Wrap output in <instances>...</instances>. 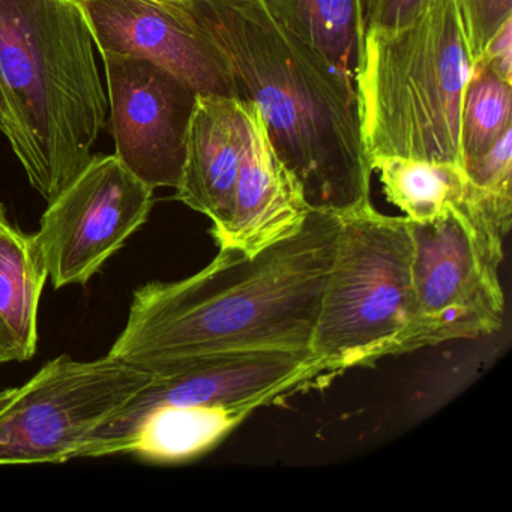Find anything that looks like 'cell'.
I'll return each mask as SVG.
<instances>
[{
    "label": "cell",
    "instance_id": "5bb4252c",
    "mask_svg": "<svg viewBox=\"0 0 512 512\" xmlns=\"http://www.w3.org/2000/svg\"><path fill=\"white\" fill-rule=\"evenodd\" d=\"M46 281L34 235L11 223L0 227V365L34 358Z\"/></svg>",
    "mask_w": 512,
    "mask_h": 512
},
{
    "label": "cell",
    "instance_id": "cb8c5ba5",
    "mask_svg": "<svg viewBox=\"0 0 512 512\" xmlns=\"http://www.w3.org/2000/svg\"><path fill=\"white\" fill-rule=\"evenodd\" d=\"M17 388H11V389H4V391H0V412L5 409V407L8 406V403H10L11 398L14 397V394H16Z\"/></svg>",
    "mask_w": 512,
    "mask_h": 512
},
{
    "label": "cell",
    "instance_id": "30bf717a",
    "mask_svg": "<svg viewBox=\"0 0 512 512\" xmlns=\"http://www.w3.org/2000/svg\"><path fill=\"white\" fill-rule=\"evenodd\" d=\"M101 58L116 157L154 190H176L196 92L146 59L115 53Z\"/></svg>",
    "mask_w": 512,
    "mask_h": 512
},
{
    "label": "cell",
    "instance_id": "8992f818",
    "mask_svg": "<svg viewBox=\"0 0 512 512\" xmlns=\"http://www.w3.org/2000/svg\"><path fill=\"white\" fill-rule=\"evenodd\" d=\"M154 373L112 356L47 362L0 412V466L65 463Z\"/></svg>",
    "mask_w": 512,
    "mask_h": 512
},
{
    "label": "cell",
    "instance_id": "7c38bea8",
    "mask_svg": "<svg viewBox=\"0 0 512 512\" xmlns=\"http://www.w3.org/2000/svg\"><path fill=\"white\" fill-rule=\"evenodd\" d=\"M245 103L248 137L232 211L226 229L214 239L218 248L256 254L295 233L311 209L298 179L278 157L256 104Z\"/></svg>",
    "mask_w": 512,
    "mask_h": 512
},
{
    "label": "cell",
    "instance_id": "9a60e30c",
    "mask_svg": "<svg viewBox=\"0 0 512 512\" xmlns=\"http://www.w3.org/2000/svg\"><path fill=\"white\" fill-rule=\"evenodd\" d=\"M370 164L379 173L386 199L409 220H433L460 209L485 221L481 194L457 164L403 157L371 158Z\"/></svg>",
    "mask_w": 512,
    "mask_h": 512
},
{
    "label": "cell",
    "instance_id": "ffe728a7",
    "mask_svg": "<svg viewBox=\"0 0 512 512\" xmlns=\"http://www.w3.org/2000/svg\"><path fill=\"white\" fill-rule=\"evenodd\" d=\"M472 65L500 26L512 19V0H457Z\"/></svg>",
    "mask_w": 512,
    "mask_h": 512
},
{
    "label": "cell",
    "instance_id": "8fae6325",
    "mask_svg": "<svg viewBox=\"0 0 512 512\" xmlns=\"http://www.w3.org/2000/svg\"><path fill=\"white\" fill-rule=\"evenodd\" d=\"M98 53L158 65L196 94L236 98L223 59L176 0H74Z\"/></svg>",
    "mask_w": 512,
    "mask_h": 512
},
{
    "label": "cell",
    "instance_id": "7a4b0ae2",
    "mask_svg": "<svg viewBox=\"0 0 512 512\" xmlns=\"http://www.w3.org/2000/svg\"><path fill=\"white\" fill-rule=\"evenodd\" d=\"M215 47L236 98L256 104L311 211L371 205L355 83L278 25L262 0H176Z\"/></svg>",
    "mask_w": 512,
    "mask_h": 512
},
{
    "label": "cell",
    "instance_id": "9c48e42d",
    "mask_svg": "<svg viewBox=\"0 0 512 512\" xmlns=\"http://www.w3.org/2000/svg\"><path fill=\"white\" fill-rule=\"evenodd\" d=\"M154 188L112 155H92L76 178L50 200L34 235L55 289L88 283L145 226Z\"/></svg>",
    "mask_w": 512,
    "mask_h": 512
},
{
    "label": "cell",
    "instance_id": "ac0fdd59",
    "mask_svg": "<svg viewBox=\"0 0 512 512\" xmlns=\"http://www.w3.org/2000/svg\"><path fill=\"white\" fill-rule=\"evenodd\" d=\"M512 83L485 62L472 65L461 104V154L464 161L479 157L512 130Z\"/></svg>",
    "mask_w": 512,
    "mask_h": 512
},
{
    "label": "cell",
    "instance_id": "52a82bcc",
    "mask_svg": "<svg viewBox=\"0 0 512 512\" xmlns=\"http://www.w3.org/2000/svg\"><path fill=\"white\" fill-rule=\"evenodd\" d=\"M409 226L418 349L502 329L505 293L499 268L505 239L458 209L433 220H409Z\"/></svg>",
    "mask_w": 512,
    "mask_h": 512
},
{
    "label": "cell",
    "instance_id": "ba28073f",
    "mask_svg": "<svg viewBox=\"0 0 512 512\" xmlns=\"http://www.w3.org/2000/svg\"><path fill=\"white\" fill-rule=\"evenodd\" d=\"M332 377L313 353L287 350L227 353L157 371L124 409L88 437L77 458L122 454L140 421L158 407H226L251 415Z\"/></svg>",
    "mask_w": 512,
    "mask_h": 512
},
{
    "label": "cell",
    "instance_id": "5b68a950",
    "mask_svg": "<svg viewBox=\"0 0 512 512\" xmlns=\"http://www.w3.org/2000/svg\"><path fill=\"white\" fill-rule=\"evenodd\" d=\"M341 218L311 352L335 376L418 350L409 220L373 205Z\"/></svg>",
    "mask_w": 512,
    "mask_h": 512
},
{
    "label": "cell",
    "instance_id": "44dd1931",
    "mask_svg": "<svg viewBox=\"0 0 512 512\" xmlns=\"http://www.w3.org/2000/svg\"><path fill=\"white\" fill-rule=\"evenodd\" d=\"M431 0H362V26L367 29L401 28L412 22Z\"/></svg>",
    "mask_w": 512,
    "mask_h": 512
},
{
    "label": "cell",
    "instance_id": "4fadbf2b",
    "mask_svg": "<svg viewBox=\"0 0 512 512\" xmlns=\"http://www.w3.org/2000/svg\"><path fill=\"white\" fill-rule=\"evenodd\" d=\"M247 137L244 100L197 94L175 197L212 221V236L229 223Z\"/></svg>",
    "mask_w": 512,
    "mask_h": 512
},
{
    "label": "cell",
    "instance_id": "d4e9b609",
    "mask_svg": "<svg viewBox=\"0 0 512 512\" xmlns=\"http://www.w3.org/2000/svg\"><path fill=\"white\" fill-rule=\"evenodd\" d=\"M8 223H10V220H8L7 209H5V206L0 203V227L5 226V224Z\"/></svg>",
    "mask_w": 512,
    "mask_h": 512
},
{
    "label": "cell",
    "instance_id": "d6986e66",
    "mask_svg": "<svg viewBox=\"0 0 512 512\" xmlns=\"http://www.w3.org/2000/svg\"><path fill=\"white\" fill-rule=\"evenodd\" d=\"M463 170L470 184L482 193L512 202V130L506 131L490 151L464 161Z\"/></svg>",
    "mask_w": 512,
    "mask_h": 512
},
{
    "label": "cell",
    "instance_id": "7402d4cb",
    "mask_svg": "<svg viewBox=\"0 0 512 512\" xmlns=\"http://www.w3.org/2000/svg\"><path fill=\"white\" fill-rule=\"evenodd\" d=\"M476 61L485 62L494 73L512 83V19L500 26Z\"/></svg>",
    "mask_w": 512,
    "mask_h": 512
},
{
    "label": "cell",
    "instance_id": "277c9868",
    "mask_svg": "<svg viewBox=\"0 0 512 512\" xmlns=\"http://www.w3.org/2000/svg\"><path fill=\"white\" fill-rule=\"evenodd\" d=\"M470 73L457 0H431L401 28L364 31L355 91L368 160L403 157L463 167L461 104Z\"/></svg>",
    "mask_w": 512,
    "mask_h": 512
},
{
    "label": "cell",
    "instance_id": "2e32d148",
    "mask_svg": "<svg viewBox=\"0 0 512 512\" xmlns=\"http://www.w3.org/2000/svg\"><path fill=\"white\" fill-rule=\"evenodd\" d=\"M248 416L226 407H158L140 421L122 454L151 463H184L214 448Z\"/></svg>",
    "mask_w": 512,
    "mask_h": 512
},
{
    "label": "cell",
    "instance_id": "3957f363",
    "mask_svg": "<svg viewBox=\"0 0 512 512\" xmlns=\"http://www.w3.org/2000/svg\"><path fill=\"white\" fill-rule=\"evenodd\" d=\"M95 49L74 0H0V82L20 130L14 155L47 202L89 163L107 124Z\"/></svg>",
    "mask_w": 512,
    "mask_h": 512
},
{
    "label": "cell",
    "instance_id": "e0dca14e",
    "mask_svg": "<svg viewBox=\"0 0 512 512\" xmlns=\"http://www.w3.org/2000/svg\"><path fill=\"white\" fill-rule=\"evenodd\" d=\"M262 4L278 25L355 83L364 34L362 0H262Z\"/></svg>",
    "mask_w": 512,
    "mask_h": 512
},
{
    "label": "cell",
    "instance_id": "6da1fadb",
    "mask_svg": "<svg viewBox=\"0 0 512 512\" xmlns=\"http://www.w3.org/2000/svg\"><path fill=\"white\" fill-rule=\"evenodd\" d=\"M340 227L338 215L310 211L256 254L218 248L191 277L139 287L107 355L157 373L227 353L311 352Z\"/></svg>",
    "mask_w": 512,
    "mask_h": 512
},
{
    "label": "cell",
    "instance_id": "603a6c76",
    "mask_svg": "<svg viewBox=\"0 0 512 512\" xmlns=\"http://www.w3.org/2000/svg\"><path fill=\"white\" fill-rule=\"evenodd\" d=\"M0 131L7 137L11 149L16 152L20 145V130L16 115L11 109L10 101L5 94L4 86L0 82Z\"/></svg>",
    "mask_w": 512,
    "mask_h": 512
}]
</instances>
